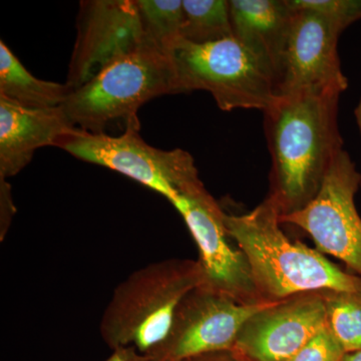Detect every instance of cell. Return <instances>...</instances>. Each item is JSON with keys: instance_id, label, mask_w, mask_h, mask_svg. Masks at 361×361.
I'll list each match as a JSON object with an SVG mask.
<instances>
[{"instance_id": "cell-1", "label": "cell", "mask_w": 361, "mask_h": 361, "mask_svg": "<svg viewBox=\"0 0 361 361\" xmlns=\"http://www.w3.org/2000/svg\"><path fill=\"white\" fill-rule=\"evenodd\" d=\"M341 94L277 97L264 113L272 158L270 196L281 214L305 206L319 190L343 141L337 126Z\"/></svg>"}, {"instance_id": "cell-2", "label": "cell", "mask_w": 361, "mask_h": 361, "mask_svg": "<svg viewBox=\"0 0 361 361\" xmlns=\"http://www.w3.org/2000/svg\"><path fill=\"white\" fill-rule=\"evenodd\" d=\"M280 209L269 196L251 212L224 215L230 239L245 256L261 297L279 302L312 292L361 293V278L344 272L318 250L291 241L280 228Z\"/></svg>"}, {"instance_id": "cell-3", "label": "cell", "mask_w": 361, "mask_h": 361, "mask_svg": "<svg viewBox=\"0 0 361 361\" xmlns=\"http://www.w3.org/2000/svg\"><path fill=\"white\" fill-rule=\"evenodd\" d=\"M203 283L198 261L167 259L134 271L116 287L99 323L113 350L133 348L151 355L165 341L176 311Z\"/></svg>"}, {"instance_id": "cell-4", "label": "cell", "mask_w": 361, "mask_h": 361, "mask_svg": "<svg viewBox=\"0 0 361 361\" xmlns=\"http://www.w3.org/2000/svg\"><path fill=\"white\" fill-rule=\"evenodd\" d=\"M180 94L167 52L145 44L104 68L90 82L73 90L61 104L78 129L104 133L109 123L141 126L137 111L164 94Z\"/></svg>"}, {"instance_id": "cell-5", "label": "cell", "mask_w": 361, "mask_h": 361, "mask_svg": "<svg viewBox=\"0 0 361 361\" xmlns=\"http://www.w3.org/2000/svg\"><path fill=\"white\" fill-rule=\"evenodd\" d=\"M166 52L174 66L180 94L206 90L226 111H265L277 99L273 66L234 37L205 44L180 37Z\"/></svg>"}, {"instance_id": "cell-6", "label": "cell", "mask_w": 361, "mask_h": 361, "mask_svg": "<svg viewBox=\"0 0 361 361\" xmlns=\"http://www.w3.org/2000/svg\"><path fill=\"white\" fill-rule=\"evenodd\" d=\"M141 126L129 125L120 135L71 130L56 147L87 163L111 169L165 197L174 204L200 182L193 157L184 149L165 151L142 140Z\"/></svg>"}, {"instance_id": "cell-7", "label": "cell", "mask_w": 361, "mask_h": 361, "mask_svg": "<svg viewBox=\"0 0 361 361\" xmlns=\"http://www.w3.org/2000/svg\"><path fill=\"white\" fill-rule=\"evenodd\" d=\"M360 184L355 163L342 149L315 196L302 208L280 214V223L301 228L320 253L339 259L361 278V218L355 203Z\"/></svg>"}, {"instance_id": "cell-8", "label": "cell", "mask_w": 361, "mask_h": 361, "mask_svg": "<svg viewBox=\"0 0 361 361\" xmlns=\"http://www.w3.org/2000/svg\"><path fill=\"white\" fill-rule=\"evenodd\" d=\"M173 206L185 220L198 247L197 261L203 277L201 286L240 303L267 302L254 283L245 256L230 243L224 211L203 183L188 188Z\"/></svg>"}, {"instance_id": "cell-9", "label": "cell", "mask_w": 361, "mask_h": 361, "mask_svg": "<svg viewBox=\"0 0 361 361\" xmlns=\"http://www.w3.org/2000/svg\"><path fill=\"white\" fill-rule=\"evenodd\" d=\"M273 303H240L205 287H197L183 299L167 337L148 358L182 361L232 349L243 325Z\"/></svg>"}, {"instance_id": "cell-10", "label": "cell", "mask_w": 361, "mask_h": 361, "mask_svg": "<svg viewBox=\"0 0 361 361\" xmlns=\"http://www.w3.org/2000/svg\"><path fill=\"white\" fill-rule=\"evenodd\" d=\"M294 11L290 30L275 68L277 97L307 92L341 94L348 85L337 54L341 30L322 14L308 9Z\"/></svg>"}, {"instance_id": "cell-11", "label": "cell", "mask_w": 361, "mask_h": 361, "mask_svg": "<svg viewBox=\"0 0 361 361\" xmlns=\"http://www.w3.org/2000/svg\"><path fill=\"white\" fill-rule=\"evenodd\" d=\"M149 44L135 0L80 2L66 84L78 89L116 59Z\"/></svg>"}, {"instance_id": "cell-12", "label": "cell", "mask_w": 361, "mask_h": 361, "mask_svg": "<svg viewBox=\"0 0 361 361\" xmlns=\"http://www.w3.org/2000/svg\"><path fill=\"white\" fill-rule=\"evenodd\" d=\"M324 327L322 292L301 294L252 316L233 348L250 361H288Z\"/></svg>"}, {"instance_id": "cell-13", "label": "cell", "mask_w": 361, "mask_h": 361, "mask_svg": "<svg viewBox=\"0 0 361 361\" xmlns=\"http://www.w3.org/2000/svg\"><path fill=\"white\" fill-rule=\"evenodd\" d=\"M61 106L26 108L0 96V178L18 175L42 147H56L75 129Z\"/></svg>"}, {"instance_id": "cell-14", "label": "cell", "mask_w": 361, "mask_h": 361, "mask_svg": "<svg viewBox=\"0 0 361 361\" xmlns=\"http://www.w3.org/2000/svg\"><path fill=\"white\" fill-rule=\"evenodd\" d=\"M233 37L276 68L293 20L288 0H230Z\"/></svg>"}, {"instance_id": "cell-15", "label": "cell", "mask_w": 361, "mask_h": 361, "mask_svg": "<svg viewBox=\"0 0 361 361\" xmlns=\"http://www.w3.org/2000/svg\"><path fill=\"white\" fill-rule=\"evenodd\" d=\"M71 89L32 75L4 40H0V96L32 109H49L65 103Z\"/></svg>"}, {"instance_id": "cell-16", "label": "cell", "mask_w": 361, "mask_h": 361, "mask_svg": "<svg viewBox=\"0 0 361 361\" xmlns=\"http://www.w3.org/2000/svg\"><path fill=\"white\" fill-rule=\"evenodd\" d=\"M184 25L180 39L196 44L233 37L229 1L183 0Z\"/></svg>"}, {"instance_id": "cell-17", "label": "cell", "mask_w": 361, "mask_h": 361, "mask_svg": "<svg viewBox=\"0 0 361 361\" xmlns=\"http://www.w3.org/2000/svg\"><path fill=\"white\" fill-rule=\"evenodd\" d=\"M326 326L344 353L361 350V293L322 292Z\"/></svg>"}, {"instance_id": "cell-18", "label": "cell", "mask_w": 361, "mask_h": 361, "mask_svg": "<svg viewBox=\"0 0 361 361\" xmlns=\"http://www.w3.org/2000/svg\"><path fill=\"white\" fill-rule=\"evenodd\" d=\"M147 42L166 51L180 39L184 25L183 0H135Z\"/></svg>"}, {"instance_id": "cell-19", "label": "cell", "mask_w": 361, "mask_h": 361, "mask_svg": "<svg viewBox=\"0 0 361 361\" xmlns=\"http://www.w3.org/2000/svg\"><path fill=\"white\" fill-rule=\"evenodd\" d=\"M289 4L294 8L322 14L341 32L361 20V0H289Z\"/></svg>"}, {"instance_id": "cell-20", "label": "cell", "mask_w": 361, "mask_h": 361, "mask_svg": "<svg viewBox=\"0 0 361 361\" xmlns=\"http://www.w3.org/2000/svg\"><path fill=\"white\" fill-rule=\"evenodd\" d=\"M345 355L339 342L326 326L288 361H343Z\"/></svg>"}, {"instance_id": "cell-21", "label": "cell", "mask_w": 361, "mask_h": 361, "mask_svg": "<svg viewBox=\"0 0 361 361\" xmlns=\"http://www.w3.org/2000/svg\"><path fill=\"white\" fill-rule=\"evenodd\" d=\"M16 214L11 185L6 179L0 178V238L6 237L9 226Z\"/></svg>"}, {"instance_id": "cell-22", "label": "cell", "mask_w": 361, "mask_h": 361, "mask_svg": "<svg viewBox=\"0 0 361 361\" xmlns=\"http://www.w3.org/2000/svg\"><path fill=\"white\" fill-rule=\"evenodd\" d=\"M182 361H250L243 355L232 349L214 351L204 355L194 356Z\"/></svg>"}, {"instance_id": "cell-23", "label": "cell", "mask_w": 361, "mask_h": 361, "mask_svg": "<svg viewBox=\"0 0 361 361\" xmlns=\"http://www.w3.org/2000/svg\"><path fill=\"white\" fill-rule=\"evenodd\" d=\"M104 361H151L133 348H118L113 350L110 357Z\"/></svg>"}, {"instance_id": "cell-24", "label": "cell", "mask_w": 361, "mask_h": 361, "mask_svg": "<svg viewBox=\"0 0 361 361\" xmlns=\"http://www.w3.org/2000/svg\"><path fill=\"white\" fill-rule=\"evenodd\" d=\"M343 361H361V350L346 353L344 355Z\"/></svg>"}, {"instance_id": "cell-25", "label": "cell", "mask_w": 361, "mask_h": 361, "mask_svg": "<svg viewBox=\"0 0 361 361\" xmlns=\"http://www.w3.org/2000/svg\"><path fill=\"white\" fill-rule=\"evenodd\" d=\"M356 121H357L358 128H360L361 135V99L360 104H358L357 108L355 110Z\"/></svg>"}]
</instances>
